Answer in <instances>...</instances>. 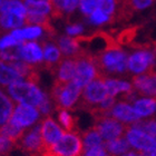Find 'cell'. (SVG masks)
<instances>
[{
	"label": "cell",
	"mask_w": 156,
	"mask_h": 156,
	"mask_svg": "<svg viewBox=\"0 0 156 156\" xmlns=\"http://www.w3.org/2000/svg\"><path fill=\"white\" fill-rule=\"evenodd\" d=\"M74 40L80 48L81 54L88 55L90 57H96L111 49L120 48L115 37L104 31H97L89 36L75 37Z\"/></svg>",
	"instance_id": "obj_1"
},
{
	"label": "cell",
	"mask_w": 156,
	"mask_h": 156,
	"mask_svg": "<svg viewBox=\"0 0 156 156\" xmlns=\"http://www.w3.org/2000/svg\"><path fill=\"white\" fill-rule=\"evenodd\" d=\"M93 62L101 79L108 77V74H124L128 68V56L120 48H115L93 57Z\"/></svg>",
	"instance_id": "obj_2"
},
{
	"label": "cell",
	"mask_w": 156,
	"mask_h": 156,
	"mask_svg": "<svg viewBox=\"0 0 156 156\" xmlns=\"http://www.w3.org/2000/svg\"><path fill=\"white\" fill-rule=\"evenodd\" d=\"M81 89L74 80L62 83L56 79L51 88V98L56 109H77L81 98Z\"/></svg>",
	"instance_id": "obj_3"
},
{
	"label": "cell",
	"mask_w": 156,
	"mask_h": 156,
	"mask_svg": "<svg viewBox=\"0 0 156 156\" xmlns=\"http://www.w3.org/2000/svg\"><path fill=\"white\" fill-rule=\"evenodd\" d=\"M85 147L81 134L77 130L65 132L60 140L49 148L42 151L40 156H83Z\"/></svg>",
	"instance_id": "obj_4"
},
{
	"label": "cell",
	"mask_w": 156,
	"mask_h": 156,
	"mask_svg": "<svg viewBox=\"0 0 156 156\" xmlns=\"http://www.w3.org/2000/svg\"><path fill=\"white\" fill-rule=\"evenodd\" d=\"M8 93L19 104H27L36 108H38V106L40 105L45 94L40 91L37 85L23 83V81L9 85Z\"/></svg>",
	"instance_id": "obj_5"
},
{
	"label": "cell",
	"mask_w": 156,
	"mask_h": 156,
	"mask_svg": "<svg viewBox=\"0 0 156 156\" xmlns=\"http://www.w3.org/2000/svg\"><path fill=\"white\" fill-rule=\"evenodd\" d=\"M108 97V91L103 79H95L84 88L77 109L90 112Z\"/></svg>",
	"instance_id": "obj_6"
},
{
	"label": "cell",
	"mask_w": 156,
	"mask_h": 156,
	"mask_svg": "<svg viewBox=\"0 0 156 156\" xmlns=\"http://www.w3.org/2000/svg\"><path fill=\"white\" fill-rule=\"evenodd\" d=\"M76 60V74L74 81L80 88H85L90 81L95 79H101V75L97 70L93 57L85 54H80L75 58Z\"/></svg>",
	"instance_id": "obj_7"
},
{
	"label": "cell",
	"mask_w": 156,
	"mask_h": 156,
	"mask_svg": "<svg viewBox=\"0 0 156 156\" xmlns=\"http://www.w3.org/2000/svg\"><path fill=\"white\" fill-rule=\"evenodd\" d=\"M128 126L129 125L120 123L119 120L115 119L112 116L99 117L97 119H95L94 125V127L103 137L104 142L123 137V135H125V133H126Z\"/></svg>",
	"instance_id": "obj_8"
},
{
	"label": "cell",
	"mask_w": 156,
	"mask_h": 156,
	"mask_svg": "<svg viewBox=\"0 0 156 156\" xmlns=\"http://www.w3.org/2000/svg\"><path fill=\"white\" fill-rule=\"evenodd\" d=\"M25 153L30 156H40L44 151V142L40 130V123L33 126L29 129H26L16 145Z\"/></svg>",
	"instance_id": "obj_9"
},
{
	"label": "cell",
	"mask_w": 156,
	"mask_h": 156,
	"mask_svg": "<svg viewBox=\"0 0 156 156\" xmlns=\"http://www.w3.org/2000/svg\"><path fill=\"white\" fill-rule=\"evenodd\" d=\"M125 138L129 143L130 147L140 153H147L151 151L156 150L155 138L148 135L143 130L135 128L133 126H128L125 133Z\"/></svg>",
	"instance_id": "obj_10"
},
{
	"label": "cell",
	"mask_w": 156,
	"mask_h": 156,
	"mask_svg": "<svg viewBox=\"0 0 156 156\" xmlns=\"http://www.w3.org/2000/svg\"><path fill=\"white\" fill-rule=\"evenodd\" d=\"M39 111L36 107H33L27 104H18L15 107L10 122L18 127L26 130L27 128L34 126L39 119Z\"/></svg>",
	"instance_id": "obj_11"
},
{
	"label": "cell",
	"mask_w": 156,
	"mask_h": 156,
	"mask_svg": "<svg viewBox=\"0 0 156 156\" xmlns=\"http://www.w3.org/2000/svg\"><path fill=\"white\" fill-rule=\"evenodd\" d=\"M133 87L138 95L150 96L156 99V70H147L145 74L132 78Z\"/></svg>",
	"instance_id": "obj_12"
},
{
	"label": "cell",
	"mask_w": 156,
	"mask_h": 156,
	"mask_svg": "<svg viewBox=\"0 0 156 156\" xmlns=\"http://www.w3.org/2000/svg\"><path fill=\"white\" fill-rule=\"evenodd\" d=\"M40 130L44 142V150L55 145L65 134V130L49 116L45 117L40 122Z\"/></svg>",
	"instance_id": "obj_13"
},
{
	"label": "cell",
	"mask_w": 156,
	"mask_h": 156,
	"mask_svg": "<svg viewBox=\"0 0 156 156\" xmlns=\"http://www.w3.org/2000/svg\"><path fill=\"white\" fill-rule=\"evenodd\" d=\"M155 60V54L148 50H138L128 57V70L134 74H142L151 70Z\"/></svg>",
	"instance_id": "obj_14"
},
{
	"label": "cell",
	"mask_w": 156,
	"mask_h": 156,
	"mask_svg": "<svg viewBox=\"0 0 156 156\" xmlns=\"http://www.w3.org/2000/svg\"><path fill=\"white\" fill-rule=\"evenodd\" d=\"M40 46L44 49V59H45V64L42 67L49 70L52 75H56L57 67L59 62L62 60V54L60 49L57 48V46L52 41H47V40L40 42Z\"/></svg>",
	"instance_id": "obj_15"
},
{
	"label": "cell",
	"mask_w": 156,
	"mask_h": 156,
	"mask_svg": "<svg viewBox=\"0 0 156 156\" xmlns=\"http://www.w3.org/2000/svg\"><path fill=\"white\" fill-rule=\"evenodd\" d=\"M109 116L119 120L120 123L126 124V125H133L136 122L140 120V115L137 114L133 106H130L128 103L123 101H118L114 105V107L112 108Z\"/></svg>",
	"instance_id": "obj_16"
},
{
	"label": "cell",
	"mask_w": 156,
	"mask_h": 156,
	"mask_svg": "<svg viewBox=\"0 0 156 156\" xmlns=\"http://www.w3.org/2000/svg\"><path fill=\"white\" fill-rule=\"evenodd\" d=\"M9 66L12 67L18 74L23 78H26L27 81L30 84L37 85L39 83V70L40 66L33 65L30 62H27L25 60H13L9 62Z\"/></svg>",
	"instance_id": "obj_17"
},
{
	"label": "cell",
	"mask_w": 156,
	"mask_h": 156,
	"mask_svg": "<svg viewBox=\"0 0 156 156\" xmlns=\"http://www.w3.org/2000/svg\"><path fill=\"white\" fill-rule=\"evenodd\" d=\"M76 74V60L75 58H62L57 67V80L62 83H69L74 80Z\"/></svg>",
	"instance_id": "obj_18"
},
{
	"label": "cell",
	"mask_w": 156,
	"mask_h": 156,
	"mask_svg": "<svg viewBox=\"0 0 156 156\" xmlns=\"http://www.w3.org/2000/svg\"><path fill=\"white\" fill-rule=\"evenodd\" d=\"M23 60L31 64H40L44 60L42 50L37 42H23Z\"/></svg>",
	"instance_id": "obj_19"
},
{
	"label": "cell",
	"mask_w": 156,
	"mask_h": 156,
	"mask_svg": "<svg viewBox=\"0 0 156 156\" xmlns=\"http://www.w3.org/2000/svg\"><path fill=\"white\" fill-rule=\"evenodd\" d=\"M57 45H58L62 56L66 57V58H76L77 56H79L81 54L80 48L78 47L74 38H70L68 36L60 37L58 39Z\"/></svg>",
	"instance_id": "obj_20"
},
{
	"label": "cell",
	"mask_w": 156,
	"mask_h": 156,
	"mask_svg": "<svg viewBox=\"0 0 156 156\" xmlns=\"http://www.w3.org/2000/svg\"><path fill=\"white\" fill-rule=\"evenodd\" d=\"M103 80H104L106 88H107L108 96H111V97H115L119 93L124 94V93H128V91L134 90L133 86L128 84V83H126V81L118 80V79H112L109 77H105Z\"/></svg>",
	"instance_id": "obj_21"
},
{
	"label": "cell",
	"mask_w": 156,
	"mask_h": 156,
	"mask_svg": "<svg viewBox=\"0 0 156 156\" xmlns=\"http://www.w3.org/2000/svg\"><path fill=\"white\" fill-rule=\"evenodd\" d=\"M104 146L108 153L111 154V156H122L127 152H129L130 148L129 143L127 142L125 137H119L116 140L105 142Z\"/></svg>",
	"instance_id": "obj_22"
},
{
	"label": "cell",
	"mask_w": 156,
	"mask_h": 156,
	"mask_svg": "<svg viewBox=\"0 0 156 156\" xmlns=\"http://www.w3.org/2000/svg\"><path fill=\"white\" fill-rule=\"evenodd\" d=\"M134 109L140 115V117L152 116L156 112V99L155 98H142L134 101Z\"/></svg>",
	"instance_id": "obj_23"
},
{
	"label": "cell",
	"mask_w": 156,
	"mask_h": 156,
	"mask_svg": "<svg viewBox=\"0 0 156 156\" xmlns=\"http://www.w3.org/2000/svg\"><path fill=\"white\" fill-rule=\"evenodd\" d=\"M13 111H15V104L12 99L0 89V125L9 122Z\"/></svg>",
	"instance_id": "obj_24"
},
{
	"label": "cell",
	"mask_w": 156,
	"mask_h": 156,
	"mask_svg": "<svg viewBox=\"0 0 156 156\" xmlns=\"http://www.w3.org/2000/svg\"><path fill=\"white\" fill-rule=\"evenodd\" d=\"M23 78L12 67L6 65L5 62L0 60V83L1 84L9 86L15 83H20L23 81Z\"/></svg>",
	"instance_id": "obj_25"
},
{
	"label": "cell",
	"mask_w": 156,
	"mask_h": 156,
	"mask_svg": "<svg viewBox=\"0 0 156 156\" xmlns=\"http://www.w3.org/2000/svg\"><path fill=\"white\" fill-rule=\"evenodd\" d=\"M81 138H83V144H84L85 150H89V148L97 146H103L105 144L103 137L101 136V134L98 133L97 129L94 126L90 127L89 129L85 130L84 133L81 134Z\"/></svg>",
	"instance_id": "obj_26"
},
{
	"label": "cell",
	"mask_w": 156,
	"mask_h": 156,
	"mask_svg": "<svg viewBox=\"0 0 156 156\" xmlns=\"http://www.w3.org/2000/svg\"><path fill=\"white\" fill-rule=\"evenodd\" d=\"M140 28V26H130L120 30L115 37L117 44L119 46H132L134 44L137 34H138Z\"/></svg>",
	"instance_id": "obj_27"
},
{
	"label": "cell",
	"mask_w": 156,
	"mask_h": 156,
	"mask_svg": "<svg viewBox=\"0 0 156 156\" xmlns=\"http://www.w3.org/2000/svg\"><path fill=\"white\" fill-rule=\"evenodd\" d=\"M25 25V18L11 12H0V26L3 29L19 28Z\"/></svg>",
	"instance_id": "obj_28"
},
{
	"label": "cell",
	"mask_w": 156,
	"mask_h": 156,
	"mask_svg": "<svg viewBox=\"0 0 156 156\" xmlns=\"http://www.w3.org/2000/svg\"><path fill=\"white\" fill-rule=\"evenodd\" d=\"M25 133V129L18 127L17 125H15L11 122H7L6 124H3L0 126V134H2L3 136L8 137L9 140H11L13 143H18V140L21 138V136Z\"/></svg>",
	"instance_id": "obj_29"
},
{
	"label": "cell",
	"mask_w": 156,
	"mask_h": 156,
	"mask_svg": "<svg viewBox=\"0 0 156 156\" xmlns=\"http://www.w3.org/2000/svg\"><path fill=\"white\" fill-rule=\"evenodd\" d=\"M41 28L38 26L28 27L26 29H16L10 34L12 37L19 40V41H25L26 39H35L41 36Z\"/></svg>",
	"instance_id": "obj_30"
},
{
	"label": "cell",
	"mask_w": 156,
	"mask_h": 156,
	"mask_svg": "<svg viewBox=\"0 0 156 156\" xmlns=\"http://www.w3.org/2000/svg\"><path fill=\"white\" fill-rule=\"evenodd\" d=\"M0 12H11L25 18L27 15V9L23 3L17 0H5L1 5Z\"/></svg>",
	"instance_id": "obj_31"
},
{
	"label": "cell",
	"mask_w": 156,
	"mask_h": 156,
	"mask_svg": "<svg viewBox=\"0 0 156 156\" xmlns=\"http://www.w3.org/2000/svg\"><path fill=\"white\" fill-rule=\"evenodd\" d=\"M58 120L66 132H73L76 127V118L67 109H58Z\"/></svg>",
	"instance_id": "obj_32"
},
{
	"label": "cell",
	"mask_w": 156,
	"mask_h": 156,
	"mask_svg": "<svg viewBox=\"0 0 156 156\" xmlns=\"http://www.w3.org/2000/svg\"><path fill=\"white\" fill-rule=\"evenodd\" d=\"M26 9L28 13H36V15H47L49 11H51L49 2L41 1V2H30L26 1Z\"/></svg>",
	"instance_id": "obj_33"
},
{
	"label": "cell",
	"mask_w": 156,
	"mask_h": 156,
	"mask_svg": "<svg viewBox=\"0 0 156 156\" xmlns=\"http://www.w3.org/2000/svg\"><path fill=\"white\" fill-rule=\"evenodd\" d=\"M97 7L105 15L111 17V23H114V16L116 12V1L115 0H97Z\"/></svg>",
	"instance_id": "obj_34"
},
{
	"label": "cell",
	"mask_w": 156,
	"mask_h": 156,
	"mask_svg": "<svg viewBox=\"0 0 156 156\" xmlns=\"http://www.w3.org/2000/svg\"><path fill=\"white\" fill-rule=\"evenodd\" d=\"M129 126H133L135 128L143 130L148 135H151L153 138H155L156 140V120H138V122H136L133 125H129Z\"/></svg>",
	"instance_id": "obj_35"
},
{
	"label": "cell",
	"mask_w": 156,
	"mask_h": 156,
	"mask_svg": "<svg viewBox=\"0 0 156 156\" xmlns=\"http://www.w3.org/2000/svg\"><path fill=\"white\" fill-rule=\"evenodd\" d=\"M15 146L16 143H13L8 137L0 134V156H8V154L13 150Z\"/></svg>",
	"instance_id": "obj_36"
},
{
	"label": "cell",
	"mask_w": 156,
	"mask_h": 156,
	"mask_svg": "<svg viewBox=\"0 0 156 156\" xmlns=\"http://www.w3.org/2000/svg\"><path fill=\"white\" fill-rule=\"evenodd\" d=\"M89 21H90L91 23H94V25H103V23H111V17H108L107 15H105L103 11H101V10L97 8V9L95 10L94 12L89 16Z\"/></svg>",
	"instance_id": "obj_37"
},
{
	"label": "cell",
	"mask_w": 156,
	"mask_h": 156,
	"mask_svg": "<svg viewBox=\"0 0 156 156\" xmlns=\"http://www.w3.org/2000/svg\"><path fill=\"white\" fill-rule=\"evenodd\" d=\"M79 7L83 13L90 16L96 10L97 7V0H79Z\"/></svg>",
	"instance_id": "obj_38"
},
{
	"label": "cell",
	"mask_w": 156,
	"mask_h": 156,
	"mask_svg": "<svg viewBox=\"0 0 156 156\" xmlns=\"http://www.w3.org/2000/svg\"><path fill=\"white\" fill-rule=\"evenodd\" d=\"M23 41H19L17 40L15 37H12L11 35L9 36H5L3 38L0 39V50H3L6 48H9V47H13V46H17L19 44H23Z\"/></svg>",
	"instance_id": "obj_39"
},
{
	"label": "cell",
	"mask_w": 156,
	"mask_h": 156,
	"mask_svg": "<svg viewBox=\"0 0 156 156\" xmlns=\"http://www.w3.org/2000/svg\"><path fill=\"white\" fill-rule=\"evenodd\" d=\"M83 156H111V154L108 153L107 150L103 145V146H97L89 148V150H85Z\"/></svg>",
	"instance_id": "obj_40"
},
{
	"label": "cell",
	"mask_w": 156,
	"mask_h": 156,
	"mask_svg": "<svg viewBox=\"0 0 156 156\" xmlns=\"http://www.w3.org/2000/svg\"><path fill=\"white\" fill-rule=\"evenodd\" d=\"M39 111V113H41L44 115H48L51 111V105H50V101H49V98L47 96V94H44V98H42L41 103L37 108Z\"/></svg>",
	"instance_id": "obj_41"
},
{
	"label": "cell",
	"mask_w": 156,
	"mask_h": 156,
	"mask_svg": "<svg viewBox=\"0 0 156 156\" xmlns=\"http://www.w3.org/2000/svg\"><path fill=\"white\" fill-rule=\"evenodd\" d=\"M154 0H132V5H133L134 10H140L145 9L147 7H150L153 3Z\"/></svg>",
	"instance_id": "obj_42"
},
{
	"label": "cell",
	"mask_w": 156,
	"mask_h": 156,
	"mask_svg": "<svg viewBox=\"0 0 156 156\" xmlns=\"http://www.w3.org/2000/svg\"><path fill=\"white\" fill-rule=\"evenodd\" d=\"M79 0H66L65 1V7H64V11L66 12H73L75 8L77 7Z\"/></svg>",
	"instance_id": "obj_43"
},
{
	"label": "cell",
	"mask_w": 156,
	"mask_h": 156,
	"mask_svg": "<svg viewBox=\"0 0 156 156\" xmlns=\"http://www.w3.org/2000/svg\"><path fill=\"white\" fill-rule=\"evenodd\" d=\"M83 33V26L81 25H72L67 27V34L68 35H78Z\"/></svg>",
	"instance_id": "obj_44"
},
{
	"label": "cell",
	"mask_w": 156,
	"mask_h": 156,
	"mask_svg": "<svg viewBox=\"0 0 156 156\" xmlns=\"http://www.w3.org/2000/svg\"><path fill=\"white\" fill-rule=\"evenodd\" d=\"M122 156H145V155L143 153H140V152H137V151H129V152H127V153H125Z\"/></svg>",
	"instance_id": "obj_45"
},
{
	"label": "cell",
	"mask_w": 156,
	"mask_h": 156,
	"mask_svg": "<svg viewBox=\"0 0 156 156\" xmlns=\"http://www.w3.org/2000/svg\"><path fill=\"white\" fill-rule=\"evenodd\" d=\"M145 156H156V150L155 151H151V152H147V153H143Z\"/></svg>",
	"instance_id": "obj_46"
},
{
	"label": "cell",
	"mask_w": 156,
	"mask_h": 156,
	"mask_svg": "<svg viewBox=\"0 0 156 156\" xmlns=\"http://www.w3.org/2000/svg\"><path fill=\"white\" fill-rule=\"evenodd\" d=\"M25 1H30V2H41V1H46V2H49L50 0H25Z\"/></svg>",
	"instance_id": "obj_47"
},
{
	"label": "cell",
	"mask_w": 156,
	"mask_h": 156,
	"mask_svg": "<svg viewBox=\"0 0 156 156\" xmlns=\"http://www.w3.org/2000/svg\"><path fill=\"white\" fill-rule=\"evenodd\" d=\"M3 1H5V0H0V8H1V5H2Z\"/></svg>",
	"instance_id": "obj_48"
},
{
	"label": "cell",
	"mask_w": 156,
	"mask_h": 156,
	"mask_svg": "<svg viewBox=\"0 0 156 156\" xmlns=\"http://www.w3.org/2000/svg\"><path fill=\"white\" fill-rule=\"evenodd\" d=\"M155 50H156V46H155Z\"/></svg>",
	"instance_id": "obj_49"
}]
</instances>
